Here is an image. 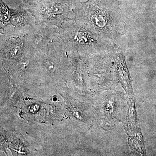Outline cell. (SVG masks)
Masks as SVG:
<instances>
[{"instance_id": "4", "label": "cell", "mask_w": 156, "mask_h": 156, "mask_svg": "<svg viewBox=\"0 0 156 156\" xmlns=\"http://www.w3.org/2000/svg\"><path fill=\"white\" fill-rule=\"evenodd\" d=\"M9 22L1 27V34H23L30 33L36 27V20L30 10H11Z\"/></svg>"}, {"instance_id": "1", "label": "cell", "mask_w": 156, "mask_h": 156, "mask_svg": "<svg viewBox=\"0 0 156 156\" xmlns=\"http://www.w3.org/2000/svg\"><path fill=\"white\" fill-rule=\"evenodd\" d=\"M73 12V17L86 23L109 40L124 33L126 23L116 1L89 0Z\"/></svg>"}, {"instance_id": "3", "label": "cell", "mask_w": 156, "mask_h": 156, "mask_svg": "<svg viewBox=\"0 0 156 156\" xmlns=\"http://www.w3.org/2000/svg\"><path fill=\"white\" fill-rule=\"evenodd\" d=\"M37 25L59 27L65 21L72 18L73 12L67 6L52 0H43L30 8Z\"/></svg>"}, {"instance_id": "2", "label": "cell", "mask_w": 156, "mask_h": 156, "mask_svg": "<svg viewBox=\"0 0 156 156\" xmlns=\"http://www.w3.org/2000/svg\"><path fill=\"white\" fill-rule=\"evenodd\" d=\"M59 35L69 56L99 53L109 48L110 40L76 17L64 21L59 28Z\"/></svg>"}]
</instances>
